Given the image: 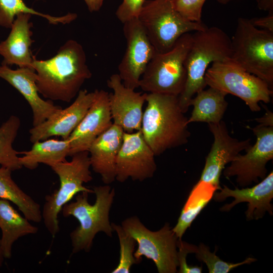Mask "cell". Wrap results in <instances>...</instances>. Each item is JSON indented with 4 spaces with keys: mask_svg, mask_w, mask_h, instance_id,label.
Instances as JSON below:
<instances>
[{
    "mask_svg": "<svg viewBox=\"0 0 273 273\" xmlns=\"http://www.w3.org/2000/svg\"><path fill=\"white\" fill-rule=\"evenodd\" d=\"M32 68L40 94L50 100L68 103L77 96L84 82L92 76L83 47L73 39L67 40L51 58H34Z\"/></svg>",
    "mask_w": 273,
    "mask_h": 273,
    "instance_id": "obj_1",
    "label": "cell"
},
{
    "mask_svg": "<svg viewBox=\"0 0 273 273\" xmlns=\"http://www.w3.org/2000/svg\"><path fill=\"white\" fill-rule=\"evenodd\" d=\"M141 131L155 156L188 143L191 136L188 119L178 96L147 93Z\"/></svg>",
    "mask_w": 273,
    "mask_h": 273,
    "instance_id": "obj_2",
    "label": "cell"
},
{
    "mask_svg": "<svg viewBox=\"0 0 273 273\" xmlns=\"http://www.w3.org/2000/svg\"><path fill=\"white\" fill-rule=\"evenodd\" d=\"M231 38L220 28L207 27L192 34L185 63L186 82L178 96L179 105L184 113L188 111L192 98L206 87L204 77L210 64L231 60Z\"/></svg>",
    "mask_w": 273,
    "mask_h": 273,
    "instance_id": "obj_3",
    "label": "cell"
},
{
    "mask_svg": "<svg viewBox=\"0 0 273 273\" xmlns=\"http://www.w3.org/2000/svg\"><path fill=\"white\" fill-rule=\"evenodd\" d=\"M96 201L91 205L88 201L89 193H78L74 201L68 203L62 208L64 217L73 216L79 225L70 234L72 253L80 251L89 252L93 240L99 232L108 237L114 231L109 220V213L115 196V190L108 185L94 186Z\"/></svg>",
    "mask_w": 273,
    "mask_h": 273,
    "instance_id": "obj_4",
    "label": "cell"
},
{
    "mask_svg": "<svg viewBox=\"0 0 273 273\" xmlns=\"http://www.w3.org/2000/svg\"><path fill=\"white\" fill-rule=\"evenodd\" d=\"M231 39V60L264 81L273 90V32L238 19Z\"/></svg>",
    "mask_w": 273,
    "mask_h": 273,
    "instance_id": "obj_5",
    "label": "cell"
},
{
    "mask_svg": "<svg viewBox=\"0 0 273 273\" xmlns=\"http://www.w3.org/2000/svg\"><path fill=\"white\" fill-rule=\"evenodd\" d=\"M71 157L70 161L61 162L51 167L59 178L60 186L46 196L41 215L45 227L53 238L60 231L58 215L62 207L79 193H94L93 189L84 186L93 179L88 152H79Z\"/></svg>",
    "mask_w": 273,
    "mask_h": 273,
    "instance_id": "obj_6",
    "label": "cell"
},
{
    "mask_svg": "<svg viewBox=\"0 0 273 273\" xmlns=\"http://www.w3.org/2000/svg\"><path fill=\"white\" fill-rule=\"evenodd\" d=\"M191 41L192 34L187 33L169 51L156 52L140 79L139 87L147 93L179 96L186 82L185 63Z\"/></svg>",
    "mask_w": 273,
    "mask_h": 273,
    "instance_id": "obj_7",
    "label": "cell"
},
{
    "mask_svg": "<svg viewBox=\"0 0 273 273\" xmlns=\"http://www.w3.org/2000/svg\"><path fill=\"white\" fill-rule=\"evenodd\" d=\"M173 0H146L138 19L157 53L171 49L183 34L204 30L203 22L185 19L174 8Z\"/></svg>",
    "mask_w": 273,
    "mask_h": 273,
    "instance_id": "obj_8",
    "label": "cell"
},
{
    "mask_svg": "<svg viewBox=\"0 0 273 273\" xmlns=\"http://www.w3.org/2000/svg\"><path fill=\"white\" fill-rule=\"evenodd\" d=\"M204 78L207 86L240 98L254 112L261 110L259 102L269 103L273 94L264 81L231 60L212 63Z\"/></svg>",
    "mask_w": 273,
    "mask_h": 273,
    "instance_id": "obj_9",
    "label": "cell"
},
{
    "mask_svg": "<svg viewBox=\"0 0 273 273\" xmlns=\"http://www.w3.org/2000/svg\"><path fill=\"white\" fill-rule=\"evenodd\" d=\"M121 225L138 243L133 255L139 262L145 256L154 262L159 273L177 272L179 239L169 223H165L158 231H152L137 216H133L125 219Z\"/></svg>",
    "mask_w": 273,
    "mask_h": 273,
    "instance_id": "obj_10",
    "label": "cell"
},
{
    "mask_svg": "<svg viewBox=\"0 0 273 273\" xmlns=\"http://www.w3.org/2000/svg\"><path fill=\"white\" fill-rule=\"evenodd\" d=\"M247 127L256 136L255 143L245 150V154H239L223 171L226 178L236 176L238 185L242 188L264 178L267 175L266 165L273 158V126L258 124Z\"/></svg>",
    "mask_w": 273,
    "mask_h": 273,
    "instance_id": "obj_11",
    "label": "cell"
},
{
    "mask_svg": "<svg viewBox=\"0 0 273 273\" xmlns=\"http://www.w3.org/2000/svg\"><path fill=\"white\" fill-rule=\"evenodd\" d=\"M126 48L118 69L123 85L133 89L139 87L140 79L156 53L138 18L123 23Z\"/></svg>",
    "mask_w": 273,
    "mask_h": 273,
    "instance_id": "obj_12",
    "label": "cell"
},
{
    "mask_svg": "<svg viewBox=\"0 0 273 273\" xmlns=\"http://www.w3.org/2000/svg\"><path fill=\"white\" fill-rule=\"evenodd\" d=\"M155 156L141 130L124 132L116 161L115 180L142 181L152 178L157 170Z\"/></svg>",
    "mask_w": 273,
    "mask_h": 273,
    "instance_id": "obj_13",
    "label": "cell"
},
{
    "mask_svg": "<svg viewBox=\"0 0 273 273\" xmlns=\"http://www.w3.org/2000/svg\"><path fill=\"white\" fill-rule=\"evenodd\" d=\"M208 126L214 140L199 180L211 184L220 190L219 179L225 166L251 146V139L240 141L232 137L222 120Z\"/></svg>",
    "mask_w": 273,
    "mask_h": 273,
    "instance_id": "obj_14",
    "label": "cell"
},
{
    "mask_svg": "<svg viewBox=\"0 0 273 273\" xmlns=\"http://www.w3.org/2000/svg\"><path fill=\"white\" fill-rule=\"evenodd\" d=\"M107 86L113 93L109 94V106L113 123L125 132L141 130L143 107L147 93L136 92L125 86L118 74L111 75Z\"/></svg>",
    "mask_w": 273,
    "mask_h": 273,
    "instance_id": "obj_15",
    "label": "cell"
},
{
    "mask_svg": "<svg viewBox=\"0 0 273 273\" xmlns=\"http://www.w3.org/2000/svg\"><path fill=\"white\" fill-rule=\"evenodd\" d=\"M94 98L95 92L80 89L70 106L60 108L46 121L29 130L30 141L34 143L54 136L67 139L84 117Z\"/></svg>",
    "mask_w": 273,
    "mask_h": 273,
    "instance_id": "obj_16",
    "label": "cell"
},
{
    "mask_svg": "<svg viewBox=\"0 0 273 273\" xmlns=\"http://www.w3.org/2000/svg\"><path fill=\"white\" fill-rule=\"evenodd\" d=\"M94 101L84 117L68 138L70 156L88 151L95 140L113 124L109 106V93L96 89Z\"/></svg>",
    "mask_w": 273,
    "mask_h": 273,
    "instance_id": "obj_17",
    "label": "cell"
},
{
    "mask_svg": "<svg viewBox=\"0 0 273 273\" xmlns=\"http://www.w3.org/2000/svg\"><path fill=\"white\" fill-rule=\"evenodd\" d=\"M220 192H215L213 198L216 202H222L228 197L234 200L230 204L222 206L220 211L228 212L236 205L247 202L248 208L245 212L247 220L262 218L266 212L272 215L273 206L271 203L273 198V172L271 171L261 181L251 188H236L232 190L224 185Z\"/></svg>",
    "mask_w": 273,
    "mask_h": 273,
    "instance_id": "obj_18",
    "label": "cell"
},
{
    "mask_svg": "<svg viewBox=\"0 0 273 273\" xmlns=\"http://www.w3.org/2000/svg\"><path fill=\"white\" fill-rule=\"evenodd\" d=\"M0 78L15 88L27 101L32 111L33 126L41 124L61 108L39 96L33 69L19 67L12 69L9 66L2 64Z\"/></svg>",
    "mask_w": 273,
    "mask_h": 273,
    "instance_id": "obj_19",
    "label": "cell"
},
{
    "mask_svg": "<svg viewBox=\"0 0 273 273\" xmlns=\"http://www.w3.org/2000/svg\"><path fill=\"white\" fill-rule=\"evenodd\" d=\"M31 15L25 13L17 15L8 36L0 42V55L3 58L2 64L33 69L35 57L30 49L34 42L31 37L32 23L30 22Z\"/></svg>",
    "mask_w": 273,
    "mask_h": 273,
    "instance_id": "obj_20",
    "label": "cell"
},
{
    "mask_svg": "<svg viewBox=\"0 0 273 273\" xmlns=\"http://www.w3.org/2000/svg\"><path fill=\"white\" fill-rule=\"evenodd\" d=\"M124 133L121 127L113 123L95 140L88 149L90 167L101 176L105 185L115 180L116 161Z\"/></svg>",
    "mask_w": 273,
    "mask_h": 273,
    "instance_id": "obj_21",
    "label": "cell"
},
{
    "mask_svg": "<svg viewBox=\"0 0 273 273\" xmlns=\"http://www.w3.org/2000/svg\"><path fill=\"white\" fill-rule=\"evenodd\" d=\"M1 246L5 258L12 256L13 244L20 237L35 234L38 228L21 216L8 200L0 199Z\"/></svg>",
    "mask_w": 273,
    "mask_h": 273,
    "instance_id": "obj_22",
    "label": "cell"
},
{
    "mask_svg": "<svg viewBox=\"0 0 273 273\" xmlns=\"http://www.w3.org/2000/svg\"><path fill=\"white\" fill-rule=\"evenodd\" d=\"M226 95L225 93L211 87L197 93L190 102L193 109L188 119V123L219 122L228 106L225 99Z\"/></svg>",
    "mask_w": 273,
    "mask_h": 273,
    "instance_id": "obj_23",
    "label": "cell"
},
{
    "mask_svg": "<svg viewBox=\"0 0 273 273\" xmlns=\"http://www.w3.org/2000/svg\"><path fill=\"white\" fill-rule=\"evenodd\" d=\"M33 144L31 150L19 152V154L23 155L19 157L20 164L29 169H35L39 163L51 167L66 161V158L70 156V144L68 139H48Z\"/></svg>",
    "mask_w": 273,
    "mask_h": 273,
    "instance_id": "obj_24",
    "label": "cell"
},
{
    "mask_svg": "<svg viewBox=\"0 0 273 273\" xmlns=\"http://www.w3.org/2000/svg\"><path fill=\"white\" fill-rule=\"evenodd\" d=\"M217 188L211 184L199 180L193 187L184 204L177 222L172 228L179 239L190 228L197 216L213 198Z\"/></svg>",
    "mask_w": 273,
    "mask_h": 273,
    "instance_id": "obj_25",
    "label": "cell"
},
{
    "mask_svg": "<svg viewBox=\"0 0 273 273\" xmlns=\"http://www.w3.org/2000/svg\"><path fill=\"white\" fill-rule=\"evenodd\" d=\"M12 171L8 168L0 167V199L15 204L29 221L40 222L42 220L40 205L16 184L12 179Z\"/></svg>",
    "mask_w": 273,
    "mask_h": 273,
    "instance_id": "obj_26",
    "label": "cell"
},
{
    "mask_svg": "<svg viewBox=\"0 0 273 273\" xmlns=\"http://www.w3.org/2000/svg\"><path fill=\"white\" fill-rule=\"evenodd\" d=\"M21 13L41 17L52 24L70 23L77 17L76 13H68L56 17L40 13L28 7L23 0H0V26L10 28L16 17Z\"/></svg>",
    "mask_w": 273,
    "mask_h": 273,
    "instance_id": "obj_27",
    "label": "cell"
},
{
    "mask_svg": "<svg viewBox=\"0 0 273 273\" xmlns=\"http://www.w3.org/2000/svg\"><path fill=\"white\" fill-rule=\"evenodd\" d=\"M20 126L18 117L12 115L0 127V165L12 171L21 169L19 152L13 147Z\"/></svg>",
    "mask_w": 273,
    "mask_h": 273,
    "instance_id": "obj_28",
    "label": "cell"
},
{
    "mask_svg": "<svg viewBox=\"0 0 273 273\" xmlns=\"http://www.w3.org/2000/svg\"><path fill=\"white\" fill-rule=\"evenodd\" d=\"M114 231L118 237L120 245V257L117 267L112 273H129L131 266L140 263L134 257L135 239L128 234L122 225L111 223Z\"/></svg>",
    "mask_w": 273,
    "mask_h": 273,
    "instance_id": "obj_29",
    "label": "cell"
},
{
    "mask_svg": "<svg viewBox=\"0 0 273 273\" xmlns=\"http://www.w3.org/2000/svg\"><path fill=\"white\" fill-rule=\"evenodd\" d=\"M215 252L216 250L214 252H211L207 246L200 243L197 247L195 253L197 259L206 264L209 273H228L239 266L250 264L256 261L255 258L248 257L240 262L231 263L222 260L216 255Z\"/></svg>",
    "mask_w": 273,
    "mask_h": 273,
    "instance_id": "obj_30",
    "label": "cell"
},
{
    "mask_svg": "<svg viewBox=\"0 0 273 273\" xmlns=\"http://www.w3.org/2000/svg\"><path fill=\"white\" fill-rule=\"evenodd\" d=\"M206 0H173L175 9L186 19L202 22V8Z\"/></svg>",
    "mask_w": 273,
    "mask_h": 273,
    "instance_id": "obj_31",
    "label": "cell"
},
{
    "mask_svg": "<svg viewBox=\"0 0 273 273\" xmlns=\"http://www.w3.org/2000/svg\"><path fill=\"white\" fill-rule=\"evenodd\" d=\"M177 259L178 262L179 273H201L202 272V266L188 264L186 257L189 253H195L197 246L188 243L178 239L177 244Z\"/></svg>",
    "mask_w": 273,
    "mask_h": 273,
    "instance_id": "obj_32",
    "label": "cell"
},
{
    "mask_svg": "<svg viewBox=\"0 0 273 273\" xmlns=\"http://www.w3.org/2000/svg\"><path fill=\"white\" fill-rule=\"evenodd\" d=\"M146 0H123L118 7L115 15L122 23L138 18L141 9Z\"/></svg>",
    "mask_w": 273,
    "mask_h": 273,
    "instance_id": "obj_33",
    "label": "cell"
},
{
    "mask_svg": "<svg viewBox=\"0 0 273 273\" xmlns=\"http://www.w3.org/2000/svg\"><path fill=\"white\" fill-rule=\"evenodd\" d=\"M249 20L254 26L273 32V13H269L265 17L253 18Z\"/></svg>",
    "mask_w": 273,
    "mask_h": 273,
    "instance_id": "obj_34",
    "label": "cell"
},
{
    "mask_svg": "<svg viewBox=\"0 0 273 273\" xmlns=\"http://www.w3.org/2000/svg\"><path fill=\"white\" fill-rule=\"evenodd\" d=\"M266 112L261 117L257 118L255 120L258 124L265 126H273V113L265 108Z\"/></svg>",
    "mask_w": 273,
    "mask_h": 273,
    "instance_id": "obj_35",
    "label": "cell"
},
{
    "mask_svg": "<svg viewBox=\"0 0 273 273\" xmlns=\"http://www.w3.org/2000/svg\"><path fill=\"white\" fill-rule=\"evenodd\" d=\"M104 0H84L90 12L99 11Z\"/></svg>",
    "mask_w": 273,
    "mask_h": 273,
    "instance_id": "obj_36",
    "label": "cell"
},
{
    "mask_svg": "<svg viewBox=\"0 0 273 273\" xmlns=\"http://www.w3.org/2000/svg\"><path fill=\"white\" fill-rule=\"evenodd\" d=\"M257 3L259 9L273 13V0H259Z\"/></svg>",
    "mask_w": 273,
    "mask_h": 273,
    "instance_id": "obj_37",
    "label": "cell"
},
{
    "mask_svg": "<svg viewBox=\"0 0 273 273\" xmlns=\"http://www.w3.org/2000/svg\"><path fill=\"white\" fill-rule=\"evenodd\" d=\"M4 258L5 257L4 256V254H3L2 246H1V239H0V269L3 265Z\"/></svg>",
    "mask_w": 273,
    "mask_h": 273,
    "instance_id": "obj_38",
    "label": "cell"
},
{
    "mask_svg": "<svg viewBox=\"0 0 273 273\" xmlns=\"http://www.w3.org/2000/svg\"><path fill=\"white\" fill-rule=\"evenodd\" d=\"M232 0H217V1L221 4H226Z\"/></svg>",
    "mask_w": 273,
    "mask_h": 273,
    "instance_id": "obj_39",
    "label": "cell"
},
{
    "mask_svg": "<svg viewBox=\"0 0 273 273\" xmlns=\"http://www.w3.org/2000/svg\"><path fill=\"white\" fill-rule=\"evenodd\" d=\"M256 1H257V2H258L259 0H256Z\"/></svg>",
    "mask_w": 273,
    "mask_h": 273,
    "instance_id": "obj_40",
    "label": "cell"
}]
</instances>
